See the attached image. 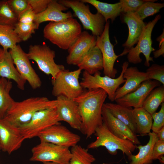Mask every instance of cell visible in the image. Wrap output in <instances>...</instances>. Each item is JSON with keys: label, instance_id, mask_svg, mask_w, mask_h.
Segmentation results:
<instances>
[{"label": "cell", "instance_id": "11", "mask_svg": "<svg viewBox=\"0 0 164 164\" xmlns=\"http://www.w3.org/2000/svg\"><path fill=\"white\" fill-rule=\"evenodd\" d=\"M32 152L31 161L69 164L71 157L69 148L47 142H40L32 148Z\"/></svg>", "mask_w": 164, "mask_h": 164}, {"label": "cell", "instance_id": "18", "mask_svg": "<svg viewBox=\"0 0 164 164\" xmlns=\"http://www.w3.org/2000/svg\"><path fill=\"white\" fill-rule=\"evenodd\" d=\"M121 14L122 21L128 26V35L126 41L122 44L124 49L119 55V56L128 54L137 43L146 24L135 13L128 12Z\"/></svg>", "mask_w": 164, "mask_h": 164}, {"label": "cell", "instance_id": "24", "mask_svg": "<svg viewBox=\"0 0 164 164\" xmlns=\"http://www.w3.org/2000/svg\"><path fill=\"white\" fill-rule=\"evenodd\" d=\"M88 73L93 75L103 70V61L101 53L96 46L83 57L77 65Z\"/></svg>", "mask_w": 164, "mask_h": 164}, {"label": "cell", "instance_id": "43", "mask_svg": "<svg viewBox=\"0 0 164 164\" xmlns=\"http://www.w3.org/2000/svg\"><path fill=\"white\" fill-rule=\"evenodd\" d=\"M157 40L159 43V49L153 53L154 58H157L161 56H164V31L162 34L157 39Z\"/></svg>", "mask_w": 164, "mask_h": 164}, {"label": "cell", "instance_id": "42", "mask_svg": "<svg viewBox=\"0 0 164 164\" xmlns=\"http://www.w3.org/2000/svg\"><path fill=\"white\" fill-rule=\"evenodd\" d=\"M35 15L30 6L19 17L18 22L24 24L32 23L34 22Z\"/></svg>", "mask_w": 164, "mask_h": 164}, {"label": "cell", "instance_id": "26", "mask_svg": "<svg viewBox=\"0 0 164 164\" xmlns=\"http://www.w3.org/2000/svg\"><path fill=\"white\" fill-rule=\"evenodd\" d=\"M148 135L149 140L146 145L136 146L139 150L138 154L128 157L131 160L129 164H150L152 162L151 157L153 147L158 139L156 134L152 132H150Z\"/></svg>", "mask_w": 164, "mask_h": 164}, {"label": "cell", "instance_id": "30", "mask_svg": "<svg viewBox=\"0 0 164 164\" xmlns=\"http://www.w3.org/2000/svg\"><path fill=\"white\" fill-rule=\"evenodd\" d=\"M164 102V85L153 89L145 100L142 107L152 115Z\"/></svg>", "mask_w": 164, "mask_h": 164}, {"label": "cell", "instance_id": "39", "mask_svg": "<svg viewBox=\"0 0 164 164\" xmlns=\"http://www.w3.org/2000/svg\"><path fill=\"white\" fill-rule=\"evenodd\" d=\"M7 1L12 11L17 16L18 19L21 15L30 7L27 0Z\"/></svg>", "mask_w": 164, "mask_h": 164}, {"label": "cell", "instance_id": "9", "mask_svg": "<svg viewBox=\"0 0 164 164\" xmlns=\"http://www.w3.org/2000/svg\"><path fill=\"white\" fill-rule=\"evenodd\" d=\"M27 54L29 60L34 61L39 70L46 75H51L52 79L65 69L63 65L56 63L55 51L46 44L30 45Z\"/></svg>", "mask_w": 164, "mask_h": 164}, {"label": "cell", "instance_id": "25", "mask_svg": "<svg viewBox=\"0 0 164 164\" xmlns=\"http://www.w3.org/2000/svg\"><path fill=\"white\" fill-rule=\"evenodd\" d=\"M104 105L113 116L126 125L136 135V124L132 108L111 103H104Z\"/></svg>", "mask_w": 164, "mask_h": 164}, {"label": "cell", "instance_id": "14", "mask_svg": "<svg viewBox=\"0 0 164 164\" xmlns=\"http://www.w3.org/2000/svg\"><path fill=\"white\" fill-rule=\"evenodd\" d=\"M110 22H106L102 34L97 37L96 46L100 50L103 61V72L104 75L115 78L118 71L114 67L116 59L119 57L114 51V46L111 43L109 35Z\"/></svg>", "mask_w": 164, "mask_h": 164}, {"label": "cell", "instance_id": "45", "mask_svg": "<svg viewBox=\"0 0 164 164\" xmlns=\"http://www.w3.org/2000/svg\"><path fill=\"white\" fill-rule=\"evenodd\" d=\"M42 164H58L52 162H43Z\"/></svg>", "mask_w": 164, "mask_h": 164}, {"label": "cell", "instance_id": "22", "mask_svg": "<svg viewBox=\"0 0 164 164\" xmlns=\"http://www.w3.org/2000/svg\"><path fill=\"white\" fill-rule=\"evenodd\" d=\"M14 65L9 51L0 46V78L13 80L19 89L23 90L26 81L19 73Z\"/></svg>", "mask_w": 164, "mask_h": 164}, {"label": "cell", "instance_id": "21", "mask_svg": "<svg viewBox=\"0 0 164 164\" xmlns=\"http://www.w3.org/2000/svg\"><path fill=\"white\" fill-rule=\"evenodd\" d=\"M125 80L123 85L116 91L115 101L137 89L143 81L149 80L145 72L141 71L136 67H127L123 75Z\"/></svg>", "mask_w": 164, "mask_h": 164}, {"label": "cell", "instance_id": "44", "mask_svg": "<svg viewBox=\"0 0 164 164\" xmlns=\"http://www.w3.org/2000/svg\"><path fill=\"white\" fill-rule=\"evenodd\" d=\"M156 135L159 140L164 141V127L158 132Z\"/></svg>", "mask_w": 164, "mask_h": 164}, {"label": "cell", "instance_id": "10", "mask_svg": "<svg viewBox=\"0 0 164 164\" xmlns=\"http://www.w3.org/2000/svg\"><path fill=\"white\" fill-rule=\"evenodd\" d=\"M161 17L160 14L157 15L152 21L146 23L136 46L133 47L128 53V62L135 64L141 63L142 61L140 56L141 53L145 56L144 65L145 66L149 67V62H154L153 58L150 56L151 53L155 50L152 46V33L154 27Z\"/></svg>", "mask_w": 164, "mask_h": 164}, {"label": "cell", "instance_id": "28", "mask_svg": "<svg viewBox=\"0 0 164 164\" xmlns=\"http://www.w3.org/2000/svg\"><path fill=\"white\" fill-rule=\"evenodd\" d=\"M136 126V134L142 135L149 134L153 123L152 115L142 107L132 109Z\"/></svg>", "mask_w": 164, "mask_h": 164}, {"label": "cell", "instance_id": "16", "mask_svg": "<svg viewBox=\"0 0 164 164\" xmlns=\"http://www.w3.org/2000/svg\"><path fill=\"white\" fill-rule=\"evenodd\" d=\"M56 108L60 121L66 122L73 128L80 130L81 117L77 103L62 95L56 97Z\"/></svg>", "mask_w": 164, "mask_h": 164}, {"label": "cell", "instance_id": "23", "mask_svg": "<svg viewBox=\"0 0 164 164\" xmlns=\"http://www.w3.org/2000/svg\"><path fill=\"white\" fill-rule=\"evenodd\" d=\"M68 9L58 3L57 0H51L44 11L36 15L34 22L38 29L39 25L45 22H58L72 18L73 15L71 12H63Z\"/></svg>", "mask_w": 164, "mask_h": 164}, {"label": "cell", "instance_id": "31", "mask_svg": "<svg viewBox=\"0 0 164 164\" xmlns=\"http://www.w3.org/2000/svg\"><path fill=\"white\" fill-rule=\"evenodd\" d=\"M22 41L14 30V27L0 24V45L6 50L12 49Z\"/></svg>", "mask_w": 164, "mask_h": 164}, {"label": "cell", "instance_id": "20", "mask_svg": "<svg viewBox=\"0 0 164 164\" xmlns=\"http://www.w3.org/2000/svg\"><path fill=\"white\" fill-rule=\"evenodd\" d=\"M101 115L103 123L114 135L121 138L128 140L135 145L141 144L136 135L126 125L113 116L104 105Z\"/></svg>", "mask_w": 164, "mask_h": 164}, {"label": "cell", "instance_id": "40", "mask_svg": "<svg viewBox=\"0 0 164 164\" xmlns=\"http://www.w3.org/2000/svg\"><path fill=\"white\" fill-rule=\"evenodd\" d=\"M51 0H27L29 5L35 15L44 11Z\"/></svg>", "mask_w": 164, "mask_h": 164}, {"label": "cell", "instance_id": "38", "mask_svg": "<svg viewBox=\"0 0 164 164\" xmlns=\"http://www.w3.org/2000/svg\"><path fill=\"white\" fill-rule=\"evenodd\" d=\"M153 123L151 129L152 132L156 134L164 127V102L162 103L160 109L158 112L152 114Z\"/></svg>", "mask_w": 164, "mask_h": 164}, {"label": "cell", "instance_id": "13", "mask_svg": "<svg viewBox=\"0 0 164 164\" xmlns=\"http://www.w3.org/2000/svg\"><path fill=\"white\" fill-rule=\"evenodd\" d=\"M9 52L14 64L22 77L29 83L33 89L40 87L41 80L32 67L27 53L22 50L20 46L17 44Z\"/></svg>", "mask_w": 164, "mask_h": 164}, {"label": "cell", "instance_id": "3", "mask_svg": "<svg viewBox=\"0 0 164 164\" xmlns=\"http://www.w3.org/2000/svg\"><path fill=\"white\" fill-rule=\"evenodd\" d=\"M82 32L81 25L72 18L58 22H50L44 27L43 36L53 44L68 50Z\"/></svg>", "mask_w": 164, "mask_h": 164}, {"label": "cell", "instance_id": "27", "mask_svg": "<svg viewBox=\"0 0 164 164\" xmlns=\"http://www.w3.org/2000/svg\"><path fill=\"white\" fill-rule=\"evenodd\" d=\"M85 3H89L93 6L97 12L101 14L107 22L110 19L112 23L115 19L121 13L120 3L109 4L96 0H80Z\"/></svg>", "mask_w": 164, "mask_h": 164}, {"label": "cell", "instance_id": "7", "mask_svg": "<svg viewBox=\"0 0 164 164\" xmlns=\"http://www.w3.org/2000/svg\"><path fill=\"white\" fill-rule=\"evenodd\" d=\"M81 70L69 71L65 69L59 72L52 79V94L56 97L60 95L73 99L84 91L79 81Z\"/></svg>", "mask_w": 164, "mask_h": 164}, {"label": "cell", "instance_id": "2", "mask_svg": "<svg viewBox=\"0 0 164 164\" xmlns=\"http://www.w3.org/2000/svg\"><path fill=\"white\" fill-rule=\"evenodd\" d=\"M56 100L43 97H32L20 101H14L6 113L5 119L19 127L28 122L38 111L56 107Z\"/></svg>", "mask_w": 164, "mask_h": 164}, {"label": "cell", "instance_id": "33", "mask_svg": "<svg viewBox=\"0 0 164 164\" xmlns=\"http://www.w3.org/2000/svg\"><path fill=\"white\" fill-rule=\"evenodd\" d=\"M18 22L17 16L10 7L7 1H1L0 24L14 27Z\"/></svg>", "mask_w": 164, "mask_h": 164}, {"label": "cell", "instance_id": "35", "mask_svg": "<svg viewBox=\"0 0 164 164\" xmlns=\"http://www.w3.org/2000/svg\"><path fill=\"white\" fill-rule=\"evenodd\" d=\"M37 29V26L34 22L27 24L18 22L14 26L15 31L22 41L28 39Z\"/></svg>", "mask_w": 164, "mask_h": 164}, {"label": "cell", "instance_id": "15", "mask_svg": "<svg viewBox=\"0 0 164 164\" xmlns=\"http://www.w3.org/2000/svg\"><path fill=\"white\" fill-rule=\"evenodd\" d=\"M24 140L18 127L0 119L1 150L10 154L21 147Z\"/></svg>", "mask_w": 164, "mask_h": 164}, {"label": "cell", "instance_id": "5", "mask_svg": "<svg viewBox=\"0 0 164 164\" xmlns=\"http://www.w3.org/2000/svg\"><path fill=\"white\" fill-rule=\"evenodd\" d=\"M94 134L97 137L96 139L88 145V149L104 146L111 155H116L117 150H119L129 157L132 155L136 148V146L130 141L114 135L103 123L96 128Z\"/></svg>", "mask_w": 164, "mask_h": 164}, {"label": "cell", "instance_id": "12", "mask_svg": "<svg viewBox=\"0 0 164 164\" xmlns=\"http://www.w3.org/2000/svg\"><path fill=\"white\" fill-rule=\"evenodd\" d=\"M40 142L52 143L69 148L77 145L80 136L60 124L53 125L40 132L38 136Z\"/></svg>", "mask_w": 164, "mask_h": 164}, {"label": "cell", "instance_id": "4", "mask_svg": "<svg viewBox=\"0 0 164 164\" xmlns=\"http://www.w3.org/2000/svg\"><path fill=\"white\" fill-rule=\"evenodd\" d=\"M57 1L73 10L74 12L73 15L78 18L84 29L90 30L92 34L96 37L102 34L106 22L99 13L97 12L95 14L92 13L89 5L80 0H60Z\"/></svg>", "mask_w": 164, "mask_h": 164}, {"label": "cell", "instance_id": "19", "mask_svg": "<svg viewBox=\"0 0 164 164\" xmlns=\"http://www.w3.org/2000/svg\"><path fill=\"white\" fill-rule=\"evenodd\" d=\"M160 83L155 80H147L142 82L134 91L115 101L117 104L127 107H142L145 100L151 92L155 88L160 86Z\"/></svg>", "mask_w": 164, "mask_h": 164}, {"label": "cell", "instance_id": "36", "mask_svg": "<svg viewBox=\"0 0 164 164\" xmlns=\"http://www.w3.org/2000/svg\"><path fill=\"white\" fill-rule=\"evenodd\" d=\"M149 80H157L164 85V66L153 64L145 72Z\"/></svg>", "mask_w": 164, "mask_h": 164}, {"label": "cell", "instance_id": "46", "mask_svg": "<svg viewBox=\"0 0 164 164\" xmlns=\"http://www.w3.org/2000/svg\"><path fill=\"white\" fill-rule=\"evenodd\" d=\"M0 150H1L0 145Z\"/></svg>", "mask_w": 164, "mask_h": 164}, {"label": "cell", "instance_id": "8", "mask_svg": "<svg viewBox=\"0 0 164 164\" xmlns=\"http://www.w3.org/2000/svg\"><path fill=\"white\" fill-rule=\"evenodd\" d=\"M56 107L36 112L30 120L19 127L25 139L38 137L42 131L53 125L60 124Z\"/></svg>", "mask_w": 164, "mask_h": 164}, {"label": "cell", "instance_id": "17", "mask_svg": "<svg viewBox=\"0 0 164 164\" xmlns=\"http://www.w3.org/2000/svg\"><path fill=\"white\" fill-rule=\"evenodd\" d=\"M97 37L85 31L81 33L68 50L66 58L69 65H77L83 57L96 46Z\"/></svg>", "mask_w": 164, "mask_h": 164}, {"label": "cell", "instance_id": "6", "mask_svg": "<svg viewBox=\"0 0 164 164\" xmlns=\"http://www.w3.org/2000/svg\"><path fill=\"white\" fill-rule=\"evenodd\" d=\"M128 64L129 63L127 61L123 63L121 73L116 78L106 75L101 76L100 71L92 75L84 71L80 84L83 89H87L88 90L98 88L103 89L106 92L109 100L113 102L115 101L116 90L121 84L125 81L123 78V75L125 69L128 67Z\"/></svg>", "mask_w": 164, "mask_h": 164}, {"label": "cell", "instance_id": "1", "mask_svg": "<svg viewBox=\"0 0 164 164\" xmlns=\"http://www.w3.org/2000/svg\"><path fill=\"white\" fill-rule=\"evenodd\" d=\"M107 96L104 90L98 88L84 91L73 99L78 104L81 118L80 131L86 138L94 134L96 128L103 123L102 109Z\"/></svg>", "mask_w": 164, "mask_h": 164}, {"label": "cell", "instance_id": "29", "mask_svg": "<svg viewBox=\"0 0 164 164\" xmlns=\"http://www.w3.org/2000/svg\"><path fill=\"white\" fill-rule=\"evenodd\" d=\"M12 87L10 80L0 78V119L3 118L15 101L10 93Z\"/></svg>", "mask_w": 164, "mask_h": 164}, {"label": "cell", "instance_id": "37", "mask_svg": "<svg viewBox=\"0 0 164 164\" xmlns=\"http://www.w3.org/2000/svg\"><path fill=\"white\" fill-rule=\"evenodd\" d=\"M149 0H120L121 13L128 12L135 13L144 3Z\"/></svg>", "mask_w": 164, "mask_h": 164}, {"label": "cell", "instance_id": "47", "mask_svg": "<svg viewBox=\"0 0 164 164\" xmlns=\"http://www.w3.org/2000/svg\"><path fill=\"white\" fill-rule=\"evenodd\" d=\"M0 1H1L0 0Z\"/></svg>", "mask_w": 164, "mask_h": 164}, {"label": "cell", "instance_id": "34", "mask_svg": "<svg viewBox=\"0 0 164 164\" xmlns=\"http://www.w3.org/2000/svg\"><path fill=\"white\" fill-rule=\"evenodd\" d=\"M156 0H149L143 4L135 12L142 20L159 12L164 7V3H156Z\"/></svg>", "mask_w": 164, "mask_h": 164}, {"label": "cell", "instance_id": "41", "mask_svg": "<svg viewBox=\"0 0 164 164\" xmlns=\"http://www.w3.org/2000/svg\"><path fill=\"white\" fill-rule=\"evenodd\" d=\"M164 154V141L158 139L155 142L153 147L151 160L152 161L157 159L159 160Z\"/></svg>", "mask_w": 164, "mask_h": 164}, {"label": "cell", "instance_id": "32", "mask_svg": "<svg viewBox=\"0 0 164 164\" xmlns=\"http://www.w3.org/2000/svg\"><path fill=\"white\" fill-rule=\"evenodd\" d=\"M69 164H93L96 160L93 155L80 145H76L71 147Z\"/></svg>", "mask_w": 164, "mask_h": 164}]
</instances>
